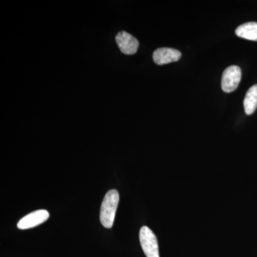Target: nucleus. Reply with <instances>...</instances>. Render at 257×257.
I'll list each match as a JSON object with an SVG mask.
<instances>
[{"mask_svg":"<svg viewBox=\"0 0 257 257\" xmlns=\"http://www.w3.org/2000/svg\"><path fill=\"white\" fill-rule=\"evenodd\" d=\"M241 79V71L238 66H230L223 72L221 88L226 93L234 92L239 86Z\"/></svg>","mask_w":257,"mask_h":257,"instance_id":"obj_3","label":"nucleus"},{"mask_svg":"<svg viewBox=\"0 0 257 257\" xmlns=\"http://www.w3.org/2000/svg\"><path fill=\"white\" fill-rule=\"evenodd\" d=\"M140 241L147 257H160L156 236L148 226H144L140 229Z\"/></svg>","mask_w":257,"mask_h":257,"instance_id":"obj_2","label":"nucleus"},{"mask_svg":"<svg viewBox=\"0 0 257 257\" xmlns=\"http://www.w3.org/2000/svg\"><path fill=\"white\" fill-rule=\"evenodd\" d=\"M49 217H50V214L45 209L33 211L28 215L24 216L19 221L18 228L23 230L31 229L45 222Z\"/></svg>","mask_w":257,"mask_h":257,"instance_id":"obj_4","label":"nucleus"},{"mask_svg":"<svg viewBox=\"0 0 257 257\" xmlns=\"http://www.w3.org/2000/svg\"><path fill=\"white\" fill-rule=\"evenodd\" d=\"M116 42L120 50L124 55H132L138 52L139 41L128 32H120L116 36Z\"/></svg>","mask_w":257,"mask_h":257,"instance_id":"obj_5","label":"nucleus"},{"mask_svg":"<svg viewBox=\"0 0 257 257\" xmlns=\"http://www.w3.org/2000/svg\"><path fill=\"white\" fill-rule=\"evenodd\" d=\"M119 201V192L116 189H111L106 193L101 204L99 216L104 227L108 229L112 227Z\"/></svg>","mask_w":257,"mask_h":257,"instance_id":"obj_1","label":"nucleus"},{"mask_svg":"<svg viewBox=\"0 0 257 257\" xmlns=\"http://www.w3.org/2000/svg\"><path fill=\"white\" fill-rule=\"evenodd\" d=\"M245 113L252 114L257 109V84L248 89L243 100Z\"/></svg>","mask_w":257,"mask_h":257,"instance_id":"obj_8","label":"nucleus"},{"mask_svg":"<svg viewBox=\"0 0 257 257\" xmlns=\"http://www.w3.org/2000/svg\"><path fill=\"white\" fill-rule=\"evenodd\" d=\"M182 57V53L179 50L173 48H159L153 53V60L158 65L177 62Z\"/></svg>","mask_w":257,"mask_h":257,"instance_id":"obj_6","label":"nucleus"},{"mask_svg":"<svg viewBox=\"0 0 257 257\" xmlns=\"http://www.w3.org/2000/svg\"><path fill=\"white\" fill-rule=\"evenodd\" d=\"M235 33L240 38L257 42V23L251 22L243 24L236 28Z\"/></svg>","mask_w":257,"mask_h":257,"instance_id":"obj_7","label":"nucleus"}]
</instances>
